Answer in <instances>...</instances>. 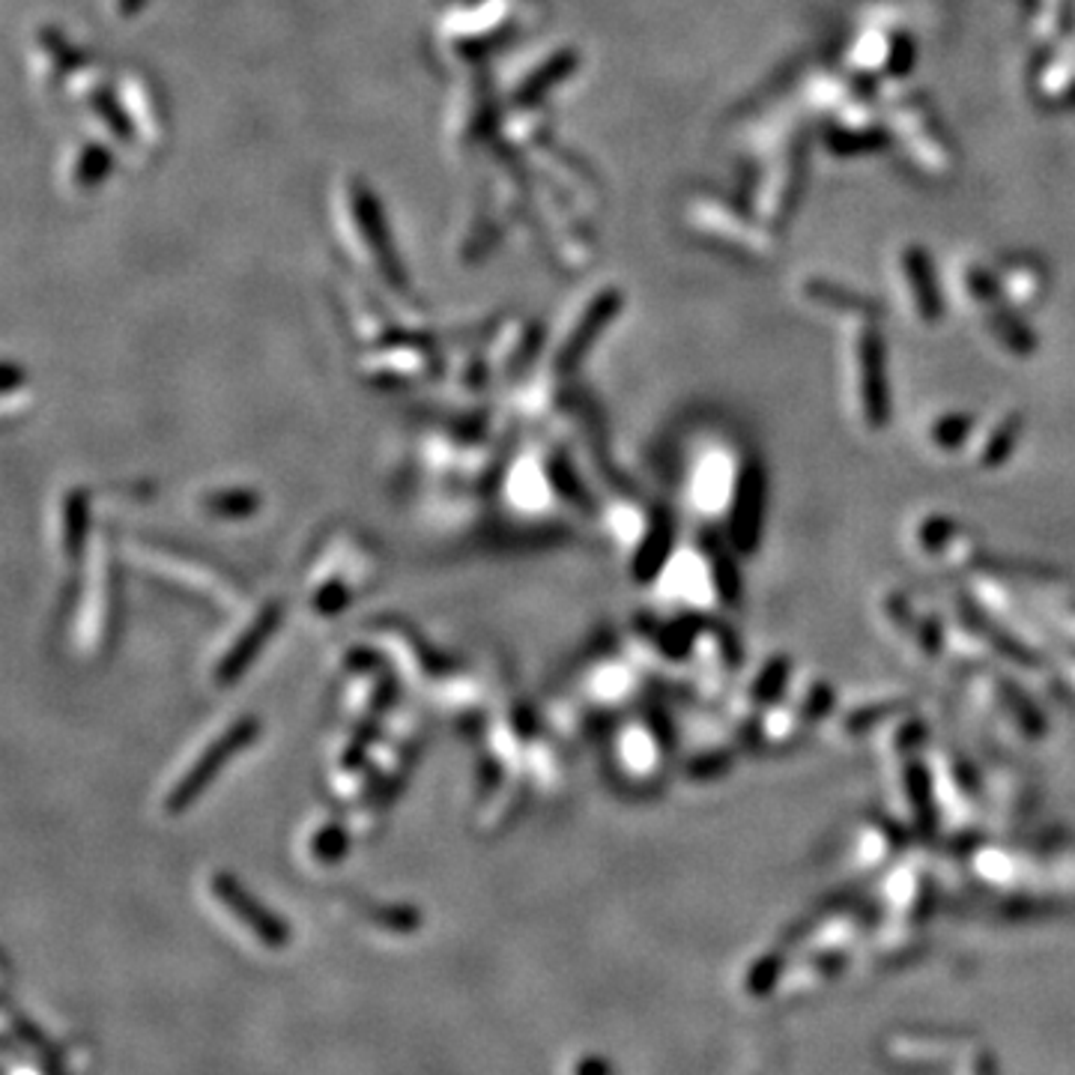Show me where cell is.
Here are the masks:
<instances>
[{"mask_svg":"<svg viewBox=\"0 0 1075 1075\" xmlns=\"http://www.w3.org/2000/svg\"><path fill=\"white\" fill-rule=\"evenodd\" d=\"M765 496H768L765 470L756 461L744 463L738 484H735L733 512H729V535H733L735 554H756L759 538H762Z\"/></svg>","mask_w":1075,"mask_h":1075,"instance_id":"obj_1","label":"cell"},{"mask_svg":"<svg viewBox=\"0 0 1075 1075\" xmlns=\"http://www.w3.org/2000/svg\"><path fill=\"white\" fill-rule=\"evenodd\" d=\"M857 359H861L864 419L873 431H882L890 422V382H887V350L878 333L866 329L857 344Z\"/></svg>","mask_w":1075,"mask_h":1075,"instance_id":"obj_2","label":"cell"},{"mask_svg":"<svg viewBox=\"0 0 1075 1075\" xmlns=\"http://www.w3.org/2000/svg\"><path fill=\"white\" fill-rule=\"evenodd\" d=\"M959 613H962L965 624H968V628H971L977 636H983L986 643L992 645L998 654H1004L1010 664L1027 666V670L1040 666V654L1031 652V649H1027V645L1022 643L1019 636H1013V633L1007 631V628H1001L995 619H989V615H986V610H980L974 601H968V598H959Z\"/></svg>","mask_w":1075,"mask_h":1075,"instance_id":"obj_3","label":"cell"},{"mask_svg":"<svg viewBox=\"0 0 1075 1075\" xmlns=\"http://www.w3.org/2000/svg\"><path fill=\"white\" fill-rule=\"evenodd\" d=\"M905 798L915 810L917 831H935L938 824V810H935V792H932V774L924 762H908L905 765Z\"/></svg>","mask_w":1075,"mask_h":1075,"instance_id":"obj_4","label":"cell"},{"mask_svg":"<svg viewBox=\"0 0 1075 1075\" xmlns=\"http://www.w3.org/2000/svg\"><path fill=\"white\" fill-rule=\"evenodd\" d=\"M705 554H708V562H712V580L717 594H720V601L735 607V603L741 601L744 583H741V573H738V568H735L733 554L726 550L720 538H708V541H705Z\"/></svg>","mask_w":1075,"mask_h":1075,"instance_id":"obj_5","label":"cell"},{"mask_svg":"<svg viewBox=\"0 0 1075 1075\" xmlns=\"http://www.w3.org/2000/svg\"><path fill=\"white\" fill-rule=\"evenodd\" d=\"M670 554H673V520L657 517L652 523V533L643 541V550L636 556V577L640 580H654Z\"/></svg>","mask_w":1075,"mask_h":1075,"instance_id":"obj_6","label":"cell"},{"mask_svg":"<svg viewBox=\"0 0 1075 1075\" xmlns=\"http://www.w3.org/2000/svg\"><path fill=\"white\" fill-rule=\"evenodd\" d=\"M998 696H1001V703L1007 705V712L1013 714V720L1019 724V729L1025 735H1034V738H1040V735H1045V717H1043V712L1036 708V703L1031 699V696L1019 687L1015 682H1010V678H1004V682H998Z\"/></svg>","mask_w":1075,"mask_h":1075,"instance_id":"obj_7","label":"cell"},{"mask_svg":"<svg viewBox=\"0 0 1075 1075\" xmlns=\"http://www.w3.org/2000/svg\"><path fill=\"white\" fill-rule=\"evenodd\" d=\"M1022 428H1025V422H1022L1019 412L1007 415L1004 422H998L992 436L986 440L983 454H980L983 470H998V466H1004V463L1010 461V454L1015 452V445H1019V440H1022Z\"/></svg>","mask_w":1075,"mask_h":1075,"instance_id":"obj_8","label":"cell"},{"mask_svg":"<svg viewBox=\"0 0 1075 1075\" xmlns=\"http://www.w3.org/2000/svg\"><path fill=\"white\" fill-rule=\"evenodd\" d=\"M905 272L908 278L915 282V299L917 308L924 314L926 320H938L941 317V299H938V291H935V275L929 270V263L920 252L905 254Z\"/></svg>","mask_w":1075,"mask_h":1075,"instance_id":"obj_9","label":"cell"},{"mask_svg":"<svg viewBox=\"0 0 1075 1075\" xmlns=\"http://www.w3.org/2000/svg\"><path fill=\"white\" fill-rule=\"evenodd\" d=\"M245 741V729H233L228 738H222V741L215 744L212 747L210 753L203 756L201 759V765L194 768L189 774V780L180 786V794H177V804H180V798H189V794H194V792H201V786L210 780V774L212 771H219V762H224L228 759V753H233L236 750V744H242Z\"/></svg>","mask_w":1075,"mask_h":1075,"instance_id":"obj_10","label":"cell"},{"mask_svg":"<svg viewBox=\"0 0 1075 1075\" xmlns=\"http://www.w3.org/2000/svg\"><path fill=\"white\" fill-rule=\"evenodd\" d=\"M789 673H792V661H789V657H783V654L771 657V661L765 664L762 673H759V678L753 682L750 699H753L759 708H768V705H774L777 699L783 696L786 682H789Z\"/></svg>","mask_w":1075,"mask_h":1075,"instance_id":"obj_11","label":"cell"},{"mask_svg":"<svg viewBox=\"0 0 1075 1075\" xmlns=\"http://www.w3.org/2000/svg\"><path fill=\"white\" fill-rule=\"evenodd\" d=\"M807 293L815 296L819 302H824V305H834L836 312L864 314V317H878V314H882V308H878L873 299H866V296H857V293H849V291H836V287H831V284L810 282L807 284Z\"/></svg>","mask_w":1075,"mask_h":1075,"instance_id":"obj_12","label":"cell"},{"mask_svg":"<svg viewBox=\"0 0 1075 1075\" xmlns=\"http://www.w3.org/2000/svg\"><path fill=\"white\" fill-rule=\"evenodd\" d=\"M971 431H974V415L971 412H953V415H945L941 422L935 424L932 440L938 449L953 452L971 436Z\"/></svg>","mask_w":1075,"mask_h":1075,"instance_id":"obj_13","label":"cell"},{"mask_svg":"<svg viewBox=\"0 0 1075 1075\" xmlns=\"http://www.w3.org/2000/svg\"><path fill=\"white\" fill-rule=\"evenodd\" d=\"M992 326H995L998 338H1001V341H1004L1013 352H1031L1036 347L1031 329H1025L1022 323L1013 320V317H1007V314L995 317V320H992Z\"/></svg>","mask_w":1075,"mask_h":1075,"instance_id":"obj_14","label":"cell"},{"mask_svg":"<svg viewBox=\"0 0 1075 1075\" xmlns=\"http://www.w3.org/2000/svg\"><path fill=\"white\" fill-rule=\"evenodd\" d=\"M903 705L905 703H878V705H870V708H861V712H854L852 717H849V733H866V729H873L878 720H887V717L899 712Z\"/></svg>","mask_w":1075,"mask_h":1075,"instance_id":"obj_15","label":"cell"},{"mask_svg":"<svg viewBox=\"0 0 1075 1075\" xmlns=\"http://www.w3.org/2000/svg\"><path fill=\"white\" fill-rule=\"evenodd\" d=\"M834 705V691L828 684H815L804 699V720H822Z\"/></svg>","mask_w":1075,"mask_h":1075,"instance_id":"obj_16","label":"cell"},{"mask_svg":"<svg viewBox=\"0 0 1075 1075\" xmlns=\"http://www.w3.org/2000/svg\"><path fill=\"white\" fill-rule=\"evenodd\" d=\"M953 533H956L953 523H947V520H926L924 523V529H920V541H924L926 550H938V547H945V541Z\"/></svg>","mask_w":1075,"mask_h":1075,"instance_id":"obj_17","label":"cell"},{"mask_svg":"<svg viewBox=\"0 0 1075 1075\" xmlns=\"http://www.w3.org/2000/svg\"><path fill=\"white\" fill-rule=\"evenodd\" d=\"M729 765H733V756L729 753H708L705 759H699V762L691 768V774L694 777H717V774H726L729 771Z\"/></svg>","mask_w":1075,"mask_h":1075,"instance_id":"obj_18","label":"cell"}]
</instances>
